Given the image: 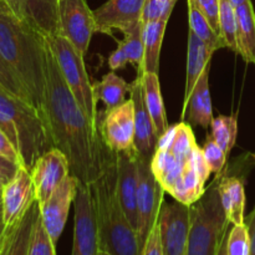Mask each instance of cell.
<instances>
[{"instance_id":"cell-14","label":"cell","mask_w":255,"mask_h":255,"mask_svg":"<svg viewBox=\"0 0 255 255\" xmlns=\"http://www.w3.org/2000/svg\"><path fill=\"white\" fill-rule=\"evenodd\" d=\"M146 0H107L104 5L94 10L96 32L110 34L125 32L129 27L142 22V14Z\"/></svg>"},{"instance_id":"cell-19","label":"cell","mask_w":255,"mask_h":255,"mask_svg":"<svg viewBox=\"0 0 255 255\" xmlns=\"http://www.w3.org/2000/svg\"><path fill=\"white\" fill-rule=\"evenodd\" d=\"M59 0H20L17 15L44 36L60 34Z\"/></svg>"},{"instance_id":"cell-4","label":"cell","mask_w":255,"mask_h":255,"mask_svg":"<svg viewBox=\"0 0 255 255\" xmlns=\"http://www.w3.org/2000/svg\"><path fill=\"white\" fill-rule=\"evenodd\" d=\"M0 128L19 152L22 167L29 171L39 157L55 147L44 115L31 104L7 94L1 87Z\"/></svg>"},{"instance_id":"cell-3","label":"cell","mask_w":255,"mask_h":255,"mask_svg":"<svg viewBox=\"0 0 255 255\" xmlns=\"http://www.w3.org/2000/svg\"><path fill=\"white\" fill-rule=\"evenodd\" d=\"M90 188L96 213L100 251L112 255H142L136 229L120 203L115 152L107 151L101 174L90 184Z\"/></svg>"},{"instance_id":"cell-34","label":"cell","mask_w":255,"mask_h":255,"mask_svg":"<svg viewBox=\"0 0 255 255\" xmlns=\"http://www.w3.org/2000/svg\"><path fill=\"white\" fill-rule=\"evenodd\" d=\"M0 87H1L4 91H6L7 94L12 95V96L15 97H19V99L24 100V101L32 105L31 99H30L27 91L25 90V87L22 86L20 80L17 79L16 74L12 71V69L9 66V64L5 61L4 57H2L1 55H0ZM32 106H34V105H32Z\"/></svg>"},{"instance_id":"cell-28","label":"cell","mask_w":255,"mask_h":255,"mask_svg":"<svg viewBox=\"0 0 255 255\" xmlns=\"http://www.w3.org/2000/svg\"><path fill=\"white\" fill-rule=\"evenodd\" d=\"M206 188V183L199 178L189 161H187L182 169L181 176L177 179L169 194L179 203L192 206L203 196Z\"/></svg>"},{"instance_id":"cell-15","label":"cell","mask_w":255,"mask_h":255,"mask_svg":"<svg viewBox=\"0 0 255 255\" xmlns=\"http://www.w3.org/2000/svg\"><path fill=\"white\" fill-rule=\"evenodd\" d=\"M35 201L36 196L31 173L25 167H20L16 174L2 187L1 207L5 226L16 223Z\"/></svg>"},{"instance_id":"cell-51","label":"cell","mask_w":255,"mask_h":255,"mask_svg":"<svg viewBox=\"0 0 255 255\" xmlns=\"http://www.w3.org/2000/svg\"><path fill=\"white\" fill-rule=\"evenodd\" d=\"M97 255H112L111 253H109V252H105V251H100L99 254Z\"/></svg>"},{"instance_id":"cell-8","label":"cell","mask_w":255,"mask_h":255,"mask_svg":"<svg viewBox=\"0 0 255 255\" xmlns=\"http://www.w3.org/2000/svg\"><path fill=\"white\" fill-rule=\"evenodd\" d=\"M74 209V243L71 255H97L100 252L99 229L94 198L89 184L79 182Z\"/></svg>"},{"instance_id":"cell-46","label":"cell","mask_w":255,"mask_h":255,"mask_svg":"<svg viewBox=\"0 0 255 255\" xmlns=\"http://www.w3.org/2000/svg\"><path fill=\"white\" fill-rule=\"evenodd\" d=\"M244 224L248 229L249 242H251V255H255V207L253 212L246 218Z\"/></svg>"},{"instance_id":"cell-20","label":"cell","mask_w":255,"mask_h":255,"mask_svg":"<svg viewBox=\"0 0 255 255\" xmlns=\"http://www.w3.org/2000/svg\"><path fill=\"white\" fill-rule=\"evenodd\" d=\"M216 50L212 49L207 45L203 40L199 39L194 32L189 30L188 32V44H187V75H186V86H184V100L183 107H182L181 117L184 119L187 114V105L191 97L194 85L197 84L201 75L203 74L207 65L211 62L212 56Z\"/></svg>"},{"instance_id":"cell-35","label":"cell","mask_w":255,"mask_h":255,"mask_svg":"<svg viewBox=\"0 0 255 255\" xmlns=\"http://www.w3.org/2000/svg\"><path fill=\"white\" fill-rule=\"evenodd\" d=\"M227 255H251V242L246 224H236L227 236Z\"/></svg>"},{"instance_id":"cell-39","label":"cell","mask_w":255,"mask_h":255,"mask_svg":"<svg viewBox=\"0 0 255 255\" xmlns=\"http://www.w3.org/2000/svg\"><path fill=\"white\" fill-rule=\"evenodd\" d=\"M196 1L202 12L206 15L209 24L219 35V5H221V0H196Z\"/></svg>"},{"instance_id":"cell-37","label":"cell","mask_w":255,"mask_h":255,"mask_svg":"<svg viewBox=\"0 0 255 255\" xmlns=\"http://www.w3.org/2000/svg\"><path fill=\"white\" fill-rule=\"evenodd\" d=\"M177 0H146L142 14V22L169 20Z\"/></svg>"},{"instance_id":"cell-18","label":"cell","mask_w":255,"mask_h":255,"mask_svg":"<svg viewBox=\"0 0 255 255\" xmlns=\"http://www.w3.org/2000/svg\"><path fill=\"white\" fill-rule=\"evenodd\" d=\"M40 216V204L35 201L21 218L6 227L0 243V255H27L35 223Z\"/></svg>"},{"instance_id":"cell-49","label":"cell","mask_w":255,"mask_h":255,"mask_svg":"<svg viewBox=\"0 0 255 255\" xmlns=\"http://www.w3.org/2000/svg\"><path fill=\"white\" fill-rule=\"evenodd\" d=\"M229 232V231H228ZM227 236H228V233L226 234V237H224L223 242H222L221 247H219V251L217 255H227V251H226V246H227Z\"/></svg>"},{"instance_id":"cell-42","label":"cell","mask_w":255,"mask_h":255,"mask_svg":"<svg viewBox=\"0 0 255 255\" xmlns=\"http://www.w3.org/2000/svg\"><path fill=\"white\" fill-rule=\"evenodd\" d=\"M142 255H163L158 222H157L154 228L152 229L151 234L148 236V239H147L146 244H144L143 249H142Z\"/></svg>"},{"instance_id":"cell-21","label":"cell","mask_w":255,"mask_h":255,"mask_svg":"<svg viewBox=\"0 0 255 255\" xmlns=\"http://www.w3.org/2000/svg\"><path fill=\"white\" fill-rule=\"evenodd\" d=\"M219 194L227 218L233 226L244 224L246 216V187L241 177L232 176L226 168L219 173Z\"/></svg>"},{"instance_id":"cell-45","label":"cell","mask_w":255,"mask_h":255,"mask_svg":"<svg viewBox=\"0 0 255 255\" xmlns=\"http://www.w3.org/2000/svg\"><path fill=\"white\" fill-rule=\"evenodd\" d=\"M176 128L177 125L168 126L167 131L158 138V142H157V149H167V151H171V147L174 141V136H176Z\"/></svg>"},{"instance_id":"cell-33","label":"cell","mask_w":255,"mask_h":255,"mask_svg":"<svg viewBox=\"0 0 255 255\" xmlns=\"http://www.w3.org/2000/svg\"><path fill=\"white\" fill-rule=\"evenodd\" d=\"M198 146L196 142L192 127L186 122H179L177 124L176 136H174L173 144L171 147V152L177 159L186 163L191 157L192 152Z\"/></svg>"},{"instance_id":"cell-11","label":"cell","mask_w":255,"mask_h":255,"mask_svg":"<svg viewBox=\"0 0 255 255\" xmlns=\"http://www.w3.org/2000/svg\"><path fill=\"white\" fill-rule=\"evenodd\" d=\"M157 222L163 255H186L191 227V206L177 201L163 204Z\"/></svg>"},{"instance_id":"cell-47","label":"cell","mask_w":255,"mask_h":255,"mask_svg":"<svg viewBox=\"0 0 255 255\" xmlns=\"http://www.w3.org/2000/svg\"><path fill=\"white\" fill-rule=\"evenodd\" d=\"M4 4H6L15 14L17 15V11H19V6H20V0H1Z\"/></svg>"},{"instance_id":"cell-27","label":"cell","mask_w":255,"mask_h":255,"mask_svg":"<svg viewBox=\"0 0 255 255\" xmlns=\"http://www.w3.org/2000/svg\"><path fill=\"white\" fill-rule=\"evenodd\" d=\"M183 166V162L177 159L173 153L167 149H156L151 159L152 172L168 194L181 176Z\"/></svg>"},{"instance_id":"cell-6","label":"cell","mask_w":255,"mask_h":255,"mask_svg":"<svg viewBox=\"0 0 255 255\" xmlns=\"http://www.w3.org/2000/svg\"><path fill=\"white\" fill-rule=\"evenodd\" d=\"M49 46L59 64L61 74L81 106L82 111L91 122L92 127L99 131V112L94 96V85H91L85 66L84 55L61 34L46 36Z\"/></svg>"},{"instance_id":"cell-26","label":"cell","mask_w":255,"mask_h":255,"mask_svg":"<svg viewBox=\"0 0 255 255\" xmlns=\"http://www.w3.org/2000/svg\"><path fill=\"white\" fill-rule=\"evenodd\" d=\"M129 94V84L115 71L104 75L102 80L94 85V96L96 102L101 101L105 109L111 110L126 101V94Z\"/></svg>"},{"instance_id":"cell-32","label":"cell","mask_w":255,"mask_h":255,"mask_svg":"<svg viewBox=\"0 0 255 255\" xmlns=\"http://www.w3.org/2000/svg\"><path fill=\"white\" fill-rule=\"evenodd\" d=\"M219 35H221L224 47L238 54L236 6L232 4L231 0H221V5H219Z\"/></svg>"},{"instance_id":"cell-31","label":"cell","mask_w":255,"mask_h":255,"mask_svg":"<svg viewBox=\"0 0 255 255\" xmlns=\"http://www.w3.org/2000/svg\"><path fill=\"white\" fill-rule=\"evenodd\" d=\"M211 134L214 141L222 147L227 156L233 149L238 134V120L236 116L219 115L211 124Z\"/></svg>"},{"instance_id":"cell-12","label":"cell","mask_w":255,"mask_h":255,"mask_svg":"<svg viewBox=\"0 0 255 255\" xmlns=\"http://www.w3.org/2000/svg\"><path fill=\"white\" fill-rule=\"evenodd\" d=\"M77 187L79 179L72 174H69L65 181L55 189L49 199L40 204L42 224L55 244L64 232L70 207L76 197Z\"/></svg>"},{"instance_id":"cell-29","label":"cell","mask_w":255,"mask_h":255,"mask_svg":"<svg viewBox=\"0 0 255 255\" xmlns=\"http://www.w3.org/2000/svg\"><path fill=\"white\" fill-rule=\"evenodd\" d=\"M187 4H188L189 30L192 32H194L199 39L203 40L207 45H209L216 51L222 49V47H224L221 36L217 34L216 30L209 24L206 15L199 9L196 0H187Z\"/></svg>"},{"instance_id":"cell-10","label":"cell","mask_w":255,"mask_h":255,"mask_svg":"<svg viewBox=\"0 0 255 255\" xmlns=\"http://www.w3.org/2000/svg\"><path fill=\"white\" fill-rule=\"evenodd\" d=\"M99 115V132L110 151H129L134 148V106L131 99L115 109Z\"/></svg>"},{"instance_id":"cell-5","label":"cell","mask_w":255,"mask_h":255,"mask_svg":"<svg viewBox=\"0 0 255 255\" xmlns=\"http://www.w3.org/2000/svg\"><path fill=\"white\" fill-rule=\"evenodd\" d=\"M219 173L203 196L191 206V227L186 255H217L232 223L227 218L218 189Z\"/></svg>"},{"instance_id":"cell-22","label":"cell","mask_w":255,"mask_h":255,"mask_svg":"<svg viewBox=\"0 0 255 255\" xmlns=\"http://www.w3.org/2000/svg\"><path fill=\"white\" fill-rule=\"evenodd\" d=\"M209 72H211V62L207 65L203 74L194 85V89L187 105L188 121L192 125L201 126L202 128L211 127L214 119L211 91H209Z\"/></svg>"},{"instance_id":"cell-38","label":"cell","mask_w":255,"mask_h":255,"mask_svg":"<svg viewBox=\"0 0 255 255\" xmlns=\"http://www.w3.org/2000/svg\"><path fill=\"white\" fill-rule=\"evenodd\" d=\"M202 151H203L204 158H206L207 163H208L209 168H211V171L213 172V173H221V172L226 168L228 156H227L226 152L222 149V147L214 141L212 134H208V136H207Z\"/></svg>"},{"instance_id":"cell-30","label":"cell","mask_w":255,"mask_h":255,"mask_svg":"<svg viewBox=\"0 0 255 255\" xmlns=\"http://www.w3.org/2000/svg\"><path fill=\"white\" fill-rule=\"evenodd\" d=\"M143 22H138L134 26L129 27L124 34V39L119 41L120 46L126 52L128 62L136 69L137 75L143 74V60L144 47L143 37H142Z\"/></svg>"},{"instance_id":"cell-17","label":"cell","mask_w":255,"mask_h":255,"mask_svg":"<svg viewBox=\"0 0 255 255\" xmlns=\"http://www.w3.org/2000/svg\"><path fill=\"white\" fill-rule=\"evenodd\" d=\"M129 99L134 106V148L139 157L152 159L157 149L158 137L143 99L142 75L129 84Z\"/></svg>"},{"instance_id":"cell-43","label":"cell","mask_w":255,"mask_h":255,"mask_svg":"<svg viewBox=\"0 0 255 255\" xmlns=\"http://www.w3.org/2000/svg\"><path fill=\"white\" fill-rule=\"evenodd\" d=\"M20 167L21 166L14 163V162H11L10 159L5 158V157L0 154V181L4 184L7 183L16 174L17 169Z\"/></svg>"},{"instance_id":"cell-16","label":"cell","mask_w":255,"mask_h":255,"mask_svg":"<svg viewBox=\"0 0 255 255\" xmlns=\"http://www.w3.org/2000/svg\"><path fill=\"white\" fill-rule=\"evenodd\" d=\"M138 159L136 148L116 153L117 193L120 203L137 232V191H138Z\"/></svg>"},{"instance_id":"cell-24","label":"cell","mask_w":255,"mask_h":255,"mask_svg":"<svg viewBox=\"0 0 255 255\" xmlns=\"http://www.w3.org/2000/svg\"><path fill=\"white\" fill-rule=\"evenodd\" d=\"M142 84H143V99L152 122L154 125L157 137H161L168 128L166 110H164L163 99L161 94L158 74L143 72L142 74Z\"/></svg>"},{"instance_id":"cell-52","label":"cell","mask_w":255,"mask_h":255,"mask_svg":"<svg viewBox=\"0 0 255 255\" xmlns=\"http://www.w3.org/2000/svg\"><path fill=\"white\" fill-rule=\"evenodd\" d=\"M1 196H2V189H0V203H1Z\"/></svg>"},{"instance_id":"cell-53","label":"cell","mask_w":255,"mask_h":255,"mask_svg":"<svg viewBox=\"0 0 255 255\" xmlns=\"http://www.w3.org/2000/svg\"><path fill=\"white\" fill-rule=\"evenodd\" d=\"M2 187H4V183H2V182L0 181V189H2Z\"/></svg>"},{"instance_id":"cell-13","label":"cell","mask_w":255,"mask_h":255,"mask_svg":"<svg viewBox=\"0 0 255 255\" xmlns=\"http://www.w3.org/2000/svg\"><path fill=\"white\" fill-rule=\"evenodd\" d=\"M30 173L34 182L36 201L42 204L71 172L67 157L64 152L54 147L39 157Z\"/></svg>"},{"instance_id":"cell-25","label":"cell","mask_w":255,"mask_h":255,"mask_svg":"<svg viewBox=\"0 0 255 255\" xmlns=\"http://www.w3.org/2000/svg\"><path fill=\"white\" fill-rule=\"evenodd\" d=\"M167 24L168 20L148 21L143 24L142 29L144 47L143 72H152V74L159 72V56H161V47Z\"/></svg>"},{"instance_id":"cell-48","label":"cell","mask_w":255,"mask_h":255,"mask_svg":"<svg viewBox=\"0 0 255 255\" xmlns=\"http://www.w3.org/2000/svg\"><path fill=\"white\" fill-rule=\"evenodd\" d=\"M5 229H6V226L4 223V217H2V207L1 203H0V243H1V239L4 237Z\"/></svg>"},{"instance_id":"cell-50","label":"cell","mask_w":255,"mask_h":255,"mask_svg":"<svg viewBox=\"0 0 255 255\" xmlns=\"http://www.w3.org/2000/svg\"><path fill=\"white\" fill-rule=\"evenodd\" d=\"M231 1H232V4L234 5V6H238V5L243 4V2L247 1V0H231Z\"/></svg>"},{"instance_id":"cell-7","label":"cell","mask_w":255,"mask_h":255,"mask_svg":"<svg viewBox=\"0 0 255 255\" xmlns=\"http://www.w3.org/2000/svg\"><path fill=\"white\" fill-rule=\"evenodd\" d=\"M164 189L151 169V159H138V191H137V236L143 249L148 236L158 221L163 206Z\"/></svg>"},{"instance_id":"cell-2","label":"cell","mask_w":255,"mask_h":255,"mask_svg":"<svg viewBox=\"0 0 255 255\" xmlns=\"http://www.w3.org/2000/svg\"><path fill=\"white\" fill-rule=\"evenodd\" d=\"M47 49L46 36L0 0V55L16 74L35 109L44 116Z\"/></svg>"},{"instance_id":"cell-41","label":"cell","mask_w":255,"mask_h":255,"mask_svg":"<svg viewBox=\"0 0 255 255\" xmlns=\"http://www.w3.org/2000/svg\"><path fill=\"white\" fill-rule=\"evenodd\" d=\"M0 154H1L2 157H5V158L10 159L11 162H14V163L22 167V161L19 152L16 151L14 144L11 143L9 137L6 136V133H5L1 128H0Z\"/></svg>"},{"instance_id":"cell-1","label":"cell","mask_w":255,"mask_h":255,"mask_svg":"<svg viewBox=\"0 0 255 255\" xmlns=\"http://www.w3.org/2000/svg\"><path fill=\"white\" fill-rule=\"evenodd\" d=\"M46 77L45 116L52 141L67 157L72 176L90 186L101 174L109 148L67 86L50 46Z\"/></svg>"},{"instance_id":"cell-44","label":"cell","mask_w":255,"mask_h":255,"mask_svg":"<svg viewBox=\"0 0 255 255\" xmlns=\"http://www.w3.org/2000/svg\"><path fill=\"white\" fill-rule=\"evenodd\" d=\"M127 64H129L128 59H127L126 52L124 51L121 46H117V49L110 55L109 57V66L112 71H116V70L124 69Z\"/></svg>"},{"instance_id":"cell-40","label":"cell","mask_w":255,"mask_h":255,"mask_svg":"<svg viewBox=\"0 0 255 255\" xmlns=\"http://www.w3.org/2000/svg\"><path fill=\"white\" fill-rule=\"evenodd\" d=\"M189 163L192 164V167H193L194 171L197 172V174L199 176V178L202 179V181L204 182V183H207V181H208V178L211 177V168H209L208 163H207L206 158H204V154H203V151H202V148L199 146H197L196 148H194V151L192 152L191 157H189Z\"/></svg>"},{"instance_id":"cell-36","label":"cell","mask_w":255,"mask_h":255,"mask_svg":"<svg viewBox=\"0 0 255 255\" xmlns=\"http://www.w3.org/2000/svg\"><path fill=\"white\" fill-rule=\"evenodd\" d=\"M55 246L56 244L50 238L49 233H47L44 224H42L41 214H40L36 223H35L31 242H30L29 254L27 255H56Z\"/></svg>"},{"instance_id":"cell-9","label":"cell","mask_w":255,"mask_h":255,"mask_svg":"<svg viewBox=\"0 0 255 255\" xmlns=\"http://www.w3.org/2000/svg\"><path fill=\"white\" fill-rule=\"evenodd\" d=\"M57 12L60 34L85 56L92 35L96 32L94 11L89 7L86 0H59Z\"/></svg>"},{"instance_id":"cell-23","label":"cell","mask_w":255,"mask_h":255,"mask_svg":"<svg viewBox=\"0 0 255 255\" xmlns=\"http://www.w3.org/2000/svg\"><path fill=\"white\" fill-rule=\"evenodd\" d=\"M238 55L248 64L255 65V12L252 0L236 6Z\"/></svg>"}]
</instances>
